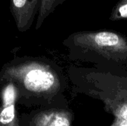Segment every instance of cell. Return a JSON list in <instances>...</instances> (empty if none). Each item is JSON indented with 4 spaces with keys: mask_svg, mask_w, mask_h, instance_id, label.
<instances>
[{
    "mask_svg": "<svg viewBox=\"0 0 127 126\" xmlns=\"http://www.w3.org/2000/svg\"><path fill=\"white\" fill-rule=\"evenodd\" d=\"M10 80L19 91L18 104L49 106L63 89L60 73L51 62L39 57L14 56L0 70V82Z\"/></svg>",
    "mask_w": 127,
    "mask_h": 126,
    "instance_id": "obj_1",
    "label": "cell"
},
{
    "mask_svg": "<svg viewBox=\"0 0 127 126\" xmlns=\"http://www.w3.org/2000/svg\"><path fill=\"white\" fill-rule=\"evenodd\" d=\"M76 45L92 50L105 58L114 61L127 60V40L113 32H98L80 34L75 37Z\"/></svg>",
    "mask_w": 127,
    "mask_h": 126,
    "instance_id": "obj_2",
    "label": "cell"
},
{
    "mask_svg": "<svg viewBox=\"0 0 127 126\" xmlns=\"http://www.w3.org/2000/svg\"><path fill=\"white\" fill-rule=\"evenodd\" d=\"M72 123L71 112L49 106L39 107L19 117V126H72Z\"/></svg>",
    "mask_w": 127,
    "mask_h": 126,
    "instance_id": "obj_3",
    "label": "cell"
},
{
    "mask_svg": "<svg viewBox=\"0 0 127 126\" xmlns=\"http://www.w3.org/2000/svg\"><path fill=\"white\" fill-rule=\"evenodd\" d=\"M19 91L10 80L0 82V126H19L17 111Z\"/></svg>",
    "mask_w": 127,
    "mask_h": 126,
    "instance_id": "obj_4",
    "label": "cell"
},
{
    "mask_svg": "<svg viewBox=\"0 0 127 126\" xmlns=\"http://www.w3.org/2000/svg\"><path fill=\"white\" fill-rule=\"evenodd\" d=\"M41 0H10V10L19 31L29 30L38 15Z\"/></svg>",
    "mask_w": 127,
    "mask_h": 126,
    "instance_id": "obj_5",
    "label": "cell"
},
{
    "mask_svg": "<svg viewBox=\"0 0 127 126\" xmlns=\"http://www.w3.org/2000/svg\"><path fill=\"white\" fill-rule=\"evenodd\" d=\"M63 0H41L39 10L36 18L35 28L38 30L42 25L45 18L54 10L56 6Z\"/></svg>",
    "mask_w": 127,
    "mask_h": 126,
    "instance_id": "obj_6",
    "label": "cell"
},
{
    "mask_svg": "<svg viewBox=\"0 0 127 126\" xmlns=\"http://www.w3.org/2000/svg\"><path fill=\"white\" fill-rule=\"evenodd\" d=\"M112 126H127V101L117 109Z\"/></svg>",
    "mask_w": 127,
    "mask_h": 126,
    "instance_id": "obj_7",
    "label": "cell"
},
{
    "mask_svg": "<svg viewBox=\"0 0 127 126\" xmlns=\"http://www.w3.org/2000/svg\"><path fill=\"white\" fill-rule=\"evenodd\" d=\"M119 12H120V14H121V17L127 18V4H125L122 5L120 7Z\"/></svg>",
    "mask_w": 127,
    "mask_h": 126,
    "instance_id": "obj_8",
    "label": "cell"
}]
</instances>
